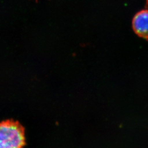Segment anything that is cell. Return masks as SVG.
<instances>
[{
	"mask_svg": "<svg viewBox=\"0 0 148 148\" xmlns=\"http://www.w3.org/2000/svg\"><path fill=\"white\" fill-rule=\"evenodd\" d=\"M25 129L18 121H3L0 125V148H24Z\"/></svg>",
	"mask_w": 148,
	"mask_h": 148,
	"instance_id": "cell-1",
	"label": "cell"
},
{
	"mask_svg": "<svg viewBox=\"0 0 148 148\" xmlns=\"http://www.w3.org/2000/svg\"><path fill=\"white\" fill-rule=\"evenodd\" d=\"M132 28L138 36L148 40V9L139 11L134 16Z\"/></svg>",
	"mask_w": 148,
	"mask_h": 148,
	"instance_id": "cell-2",
	"label": "cell"
},
{
	"mask_svg": "<svg viewBox=\"0 0 148 148\" xmlns=\"http://www.w3.org/2000/svg\"><path fill=\"white\" fill-rule=\"evenodd\" d=\"M145 5H146V7L148 9V0H146V4H145Z\"/></svg>",
	"mask_w": 148,
	"mask_h": 148,
	"instance_id": "cell-3",
	"label": "cell"
}]
</instances>
